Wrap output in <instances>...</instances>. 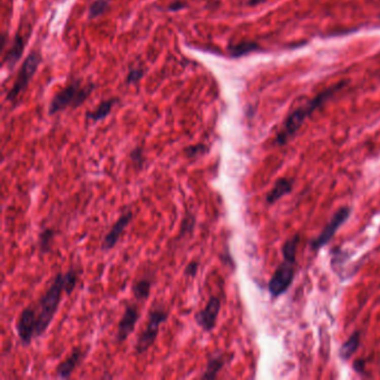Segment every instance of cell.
<instances>
[{
    "label": "cell",
    "instance_id": "1",
    "mask_svg": "<svg viewBox=\"0 0 380 380\" xmlns=\"http://www.w3.org/2000/svg\"><path fill=\"white\" fill-rule=\"evenodd\" d=\"M343 83L334 85V86L326 89L325 92L318 95L317 97L309 100L308 103L300 106L298 110L294 111L292 114L288 117L286 123L283 124V127L281 128L280 133L278 134L277 143L279 145H285L289 140H291L293 137V135H296L299 128L301 127L303 122L305 121V118L313 114L318 107H320L325 101L330 98L337 90H339L343 86Z\"/></svg>",
    "mask_w": 380,
    "mask_h": 380
},
{
    "label": "cell",
    "instance_id": "2",
    "mask_svg": "<svg viewBox=\"0 0 380 380\" xmlns=\"http://www.w3.org/2000/svg\"><path fill=\"white\" fill-rule=\"evenodd\" d=\"M63 292H65L64 288V274L58 273L54 278L52 285L48 288V290L45 292L39 301L37 313V327H36V338L41 337L46 332L49 325L52 323L55 314L57 313V309L60 303V298Z\"/></svg>",
    "mask_w": 380,
    "mask_h": 380
},
{
    "label": "cell",
    "instance_id": "3",
    "mask_svg": "<svg viewBox=\"0 0 380 380\" xmlns=\"http://www.w3.org/2000/svg\"><path fill=\"white\" fill-rule=\"evenodd\" d=\"M94 88L93 84H84L81 79H73L53 97L49 104V114L55 115L67 109H76L81 106L93 93Z\"/></svg>",
    "mask_w": 380,
    "mask_h": 380
},
{
    "label": "cell",
    "instance_id": "4",
    "mask_svg": "<svg viewBox=\"0 0 380 380\" xmlns=\"http://www.w3.org/2000/svg\"><path fill=\"white\" fill-rule=\"evenodd\" d=\"M41 63L42 55L39 52H35V50H33V52L28 55V57L25 59L24 64L20 67L13 87H11L8 92L7 98L6 99H7L9 103L16 104L17 101H18V98L25 93V90L27 89L32 77L35 76Z\"/></svg>",
    "mask_w": 380,
    "mask_h": 380
},
{
    "label": "cell",
    "instance_id": "5",
    "mask_svg": "<svg viewBox=\"0 0 380 380\" xmlns=\"http://www.w3.org/2000/svg\"><path fill=\"white\" fill-rule=\"evenodd\" d=\"M168 314L167 311L163 310L161 308L151 310L149 314V320L146 323V328L140 333L137 338V341L135 344V353L136 354H144L149 350L157 338L158 331L162 323L167 320Z\"/></svg>",
    "mask_w": 380,
    "mask_h": 380
},
{
    "label": "cell",
    "instance_id": "6",
    "mask_svg": "<svg viewBox=\"0 0 380 380\" xmlns=\"http://www.w3.org/2000/svg\"><path fill=\"white\" fill-rule=\"evenodd\" d=\"M294 263L296 261L286 260L274 271L269 282V291L272 297H279L291 286L294 278Z\"/></svg>",
    "mask_w": 380,
    "mask_h": 380
},
{
    "label": "cell",
    "instance_id": "7",
    "mask_svg": "<svg viewBox=\"0 0 380 380\" xmlns=\"http://www.w3.org/2000/svg\"><path fill=\"white\" fill-rule=\"evenodd\" d=\"M350 213H351L350 208H341L339 211H337L336 214H334L332 219L330 220V222L326 225V228L323 229V231L319 234V236H318L313 243H311V248H313L314 250L318 251L323 246H326L327 243L332 239L333 235L336 234V232L338 231L340 226H341L346 221L348 220Z\"/></svg>",
    "mask_w": 380,
    "mask_h": 380
},
{
    "label": "cell",
    "instance_id": "8",
    "mask_svg": "<svg viewBox=\"0 0 380 380\" xmlns=\"http://www.w3.org/2000/svg\"><path fill=\"white\" fill-rule=\"evenodd\" d=\"M37 313L31 308H25L17 321V332L20 341L25 346L30 344L31 340L36 338Z\"/></svg>",
    "mask_w": 380,
    "mask_h": 380
},
{
    "label": "cell",
    "instance_id": "9",
    "mask_svg": "<svg viewBox=\"0 0 380 380\" xmlns=\"http://www.w3.org/2000/svg\"><path fill=\"white\" fill-rule=\"evenodd\" d=\"M140 319V311L136 303H128L124 314L122 316V319L118 322L117 332H116V340L118 343H122L123 341L129 337V334L134 331L136 323Z\"/></svg>",
    "mask_w": 380,
    "mask_h": 380
},
{
    "label": "cell",
    "instance_id": "10",
    "mask_svg": "<svg viewBox=\"0 0 380 380\" xmlns=\"http://www.w3.org/2000/svg\"><path fill=\"white\" fill-rule=\"evenodd\" d=\"M221 310V300L217 297H211L205 308L195 314V321L204 331H212L217 325V320Z\"/></svg>",
    "mask_w": 380,
    "mask_h": 380
},
{
    "label": "cell",
    "instance_id": "11",
    "mask_svg": "<svg viewBox=\"0 0 380 380\" xmlns=\"http://www.w3.org/2000/svg\"><path fill=\"white\" fill-rule=\"evenodd\" d=\"M133 219V213L132 212H124L118 220L113 225L111 231L107 233L103 240V245H101V249L104 251H110L113 248L116 246V243L120 240L122 233L130 223V221Z\"/></svg>",
    "mask_w": 380,
    "mask_h": 380
},
{
    "label": "cell",
    "instance_id": "12",
    "mask_svg": "<svg viewBox=\"0 0 380 380\" xmlns=\"http://www.w3.org/2000/svg\"><path fill=\"white\" fill-rule=\"evenodd\" d=\"M87 351L83 350L82 347H76L72 350L71 355L67 358L61 361L56 369V376L61 379H67L72 376L74 370L76 369L77 366L81 364L83 359L86 356Z\"/></svg>",
    "mask_w": 380,
    "mask_h": 380
},
{
    "label": "cell",
    "instance_id": "13",
    "mask_svg": "<svg viewBox=\"0 0 380 380\" xmlns=\"http://www.w3.org/2000/svg\"><path fill=\"white\" fill-rule=\"evenodd\" d=\"M25 44H26L25 37L21 35L20 31H17L7 54L4 56L3 66L6 65L8 67V70L10 71L14 70V67L17 65V63H18V60L20 59L22 53H24Z\"/></svg>",
    "mask_w": 380,
    "mask_h": 380
},
{
    "label": "cell",
    "instance_id": "14",
    "mask_svg": "<svg viewBox=\"0 0 380 380\" xmlns=\"http://www.w3.org/2000/svg\"><path fill=\"white\" fill-rule=\"evenodd\" d=\"M293 188V181L290 179H280L277 181V183L274 184L273 189H272L268 196H266V201H268L270 204L275 203L278 200H280L281 197L285 195L289 194L292 191Z\"/></svg>",
    "mask_w": 380,
    "mask_h": 380
},
{
    "label": "cell",
    "instance_id": "15",
    "mask_svg": "<svg viewBox=\"0 0 380 380\" xmlns=\"http://www.w3.org/2000/svg\"><path fill=\"white\" fill-rule=\"evenodd\" d=\"M116 103H117V98H110V99L101 101V103L96 107L94 111L87 112V114H86L87 120L92 122H99L101 120H104L105 117H107L111 114L113 106H114Z\"/></svg>",
    "mask_w": 380,
    "mask_h": 380
},
{
    "label": "cell",
    "instance_id": "16",
    "mask_svg": "<svg viewBox=\"0 0 380 380\" xmlns=\"http://www.w3.org/2000/svg\"><path fill=\"white\" fill-rule=\"evenodd\" d=\"M224 365L225 358L223 355H213L211 358L208 360L205 371L203 372L201 379H215L218 377V373L222 369Z\"/></svg>",
    "mask_w": 380,
    "mask_h": 380
},
{
    "label": "cell",
    "instance_id": "17",
    "mask_svg": "<svg viewBox=\"0 0 380 380\" xmlns=\"http://www.w3.org/2000/svg\"><path fill=\"white\" fill-rule=\"evenodd\" d=\"M360 339H361V336L359 331L351 334L347 341L341 346V349H340V356H341L343 359H349L350 357L353 356L357 350H358L360 346Z\"/></svg>",
    "mask_w": 380,
    "mask_h": 380
},
{
    "label": "cell",
    "instance_id": "18",
    "mask_svg": "<svg viewBox=\"0 0 380 380\" xmlns=\"http://www.w3.org/2000/svg\"><path fill=\"white\" fill-rule=\"evenodd\" d=\"M151 288H152L151 279L143 278V279L139 280L133 286V294L135 299L137 300V301H141V300H145L149 298L151 293Z\"/></svg>",
    "mask_w": 380,
    "mask_h": 380
},
{
    "label": "cell",
    "instance_id": "19",
    "mask_svg": "<svg viewBox=\"0 0 380 380\" xmlns=\"http://www.w3.org/2000/svg\"><path fill=\"white\" fill-rule=\"evenodd\" d=\"M113 0H95V2L90 5L88 9V17L90 19L98 18V17L103 16L107 9L110 8Z\"/></svg>",
    "mask_w": 380,
    "mask_h": 380
},
{
    "label": "cell",
    "instance_id": "20",
    "mask_svg": "<svg viewBox=\"0 0 380 380\" xmlns=\"http://www.w3.org/2000/svg\"><path fill=\"white\" fill-rule=\"evenodd\" d=\"M300 241L299 234H296L294 236L290 237L285 245L282 247V254L283 258L286 260L290 261H296V254H297V249H298V243Z\"/></svg>",
    "mask_w": 380,
    "mask_h": 380
},
{
    "label": "cell",
    "instance_id": "21",
    "mask_svg": "<svg viewBox=\"0 0 380 380\" xmlns=\"http://www.w3.org/2000/svg\"><path fill=\"white\" fill-rule=\"evenodd\" d=\"M54 231L52 229H44L43 232L39 235V249L42 253H47L52 249V245L54 241Z\"/></svg>",
    "mask_w": 380,
    "mask_h": 380
},
{
    "label": "cell",
    "instance_id": "22",
    "mask_svg": "<svg viewBox=\"0 0 380 380\" xmlns=\"http://www.w3.org/2000/svg\"><path fill=\"white\" fill-rule=\"evenodd\" d=\"M78 281V272L74 268H71L66 273L64 274V288H65V293L70 294L74 291V289L76 288Z\"/></svg>",
    "mask_w": 380,
    "mask_h": 380
},
{
    "label": "cell",
    "instance_id": "23",
    "mask_svg": "<svg viewBox=\"0 0 380 380\" xmlns=\"http://www.w3.org/2000/svg\"><path fill=\"white\" fill-rule=\"evenodd\" d=\"M209 149L206 145L204 144H196V145H191L185 149V154L189 158H195L198 156H202L208 153Z\"/></svg>",
    "mask_w": 380,
    "mask_h": 380
},
{
    "label": "cell",
    "instance_id": "24",
    "mask_svg": "<svg viewBox=\"0 0 380 380\" xmlns=\"http://www.w3.org/2000/svg\"><path fill=\"white\" fill-rule=\"evenodd\" d=\"M255 48H257V45H254V44L241 43V44L234 45V46H232L230 49H231V54L233 56H241V55H245V54L252 52V50Z\"/></svg>",
    "mask_w": 380,
    "mask_h": 380
},
{
    "label": "cell",
    "instance_id": "25",
    "mask_svg": "<svg viewBox=\"0 0 380 380\" xmlns=\"http://www.w3.org/2000/svg\"><path fill=\"white\" fill-rule=\"evenodd\" d=\"M194 225H195V218L193 217L192 214L188 213V214H186V217L184 218V220L182 221V225H181V233H180V235L183 236L185 234L191 233V232L193 231V229H194Z\"/></svg>",
    "mask_w": 380,
    "mask_h": 380
},
{
    "label": "cell",
    "instance_id": "26",
    "mask_svg": "<svg viewBox=\"0 0 380 380\" xmlns=\"http://www.w3.org/2000/svg\"><path fill=\"white\" fill-rule=\"evenodd\" d=\"M144 75V70L143 68H133L130 70L127 74L126 77V84H135L140 82L142 77Z\"/></svg>",
    "mask_w": 380,
    "mask_h": 380
},
{
    "label": "cell",
    "instance_id": "27",
    "mask_svg": "<svg viewBox=\"0 0 380 380\" xmlns=\"http://www.w3.org/2000/svg\"><path fill=\"white\" fill-rule=\"evenodd\" d=\"M130 158L134 163V165L136 167H142L144 164V155H143V150L141 147H136L130 153Z\"/></svg>",
    "mask_w": 380,
    "mask_h": 380
},
{
    "label": "cell",
    "instance_id": "28",
    "mask_svg": "<svg viewBox=\"0 0 380 380\" xmlns=\"http://www.w3.org/2000/svg\"><path fill=\"white\" fill-rule=\"evenodd\" d=\"M198 265H200V264H198V262H196V261H192V262H190L185 268V275L189 277V278L196 277Z\"/></svg>",
    "mask_w": 380,
    "mask_h": 380
},
{
    "label": "cell",
    "instance_id": "29",
    "mask_svg": "<svg viewBox=\"0 0 380 380\" xmlns=\"http://www.w3.org/2000/svg\"><path fill=\"white\" fill-rule=\"evenodd\" d=\"M186 7V4L183 3V2H175L173 4H171L167 7V10L168 11H178V10H181Z\"/></svg>",
    "mask_w": 380,
    "mask_h": 380
},
{
    "label": "cell",
    "instance_id": "30",
    "mask_svg": "<svg viewBox=\"0 0 380 380\" xmlns=\"http://www.w3.org/2000/svg\"><path fill=\"white\" fill-rule=\"evenodd\" d=\"M262 2H263V0H250V3H249V4H251V5H255V4L262 3Z\"/></svg>",
    "mask_w": 380,
    "mask_h": 380
}]
</instances>
